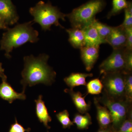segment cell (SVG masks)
<instances>
[{
    "label": "cell",
    "instance_id": "obj_1",
    "mask_svg": "<svg viewBox=\"0 0 132 132\" xmlns=\"http://www.w3.org/2000/svg\"><path fill=\"white\" fill-rule=\"evenodd\" d=\"M49 56L45 54L37 57L33 55L24 57V68L21 72V83L25 92L27 86L32 87L39 83L49 86L55 80L56 73L47 64Z\"/></svg>",
    "mask_w": 132,
    "mask_h": 132
},
{
    "label": "cell",
    "instance_id": "obj_2",
    "mask_svg": "<svg viewBox=\"0 0 132 132\" xmlns=\"http://www.w3.org/2000/svg\"><path fill=\"white\" fill-rule=\"evenodd\" d=\"M33 21L18 24L8 28L3 34L1 41V49L4 50L8 59L14 48L19 47L27 42L34 43L39 40V32L32 27Z\"/></svg>",
    "mask_w": 132,
    "mask_h": 132
},
{
    "label": "cell",
    "instance_id": "obj_3",
    "mask_svg": "<svg viewBox=\"0 0 132 132\" xmlns=\"http://www.w3.org/2000/svg\"><path fill=\"white\" fill-rule=\"evenodd\" d=\"M104 6L102 0H91L74 9L67 16L72 28L83 29L92 25L96 20L95 15L102 11Z\"/></svg>",
    "mask_w": 132,
    "mask_h": 132
},
{
    "label": "cell",
    "instance_id": "obj_4",
    "mask_svg": "<svg viewBox=\"0 0 132 132\" xmlns=\"http://www.w3.org/2000/svg\"><path fill=\"white\" fill-rule=\"evenodd\" d=\"M29 12L34 17L33 21L39 24L44 31L50 30L53 25L64 28L59 22V20L61 19L65 21L67 15L62 13L57 7L49 3L39 2L35 6L30 9Z\"/></svg>",
    "mask_w": 132,
    "mask_h": 132
},
{
    "label": "cell",
    "instance_id": "obj_5",
    "mask_svg": "<svg viewBox=\"0 0 132 132\" xmlns=\"http://www.w3.org/2000/svg\"><path fill=\"white\" fill-rule=\"evenodd\" d=\"M102 95L97 98L100 103L110 111L112 118L113 132L116 131L129 116L132 115V101L126 99L112 98L102 93Z\"/></svg>",
    "mask_w": 132,
    "mask_h": 132
},
{
    "label": "cell",
    "instance_id": "obj_6",
    "mask_svg": "<svg viewBox=\"0 0 132 132\" xmlns=\"http://www.w3.org/2000/svg\"><path fill=\"white\" fill-rule=\"evenodd\" d=\"M126 71L108 73L103 74L101 81L103 91L107 96L112 98L126 99L125 92Z\"/></svg>",
    "mask_w": 132,
    "mask_h": 132
},
{
    "label": "cell",
    "instance_id": "obj_7",
    "mask_svg": "<svg viewBox=\"0 0 132 132\" xmlns=\"http://www.w3.org/2000/svg\"><path fill=\"white\" fill-rule=\"evenodd\" d=\"M126 48L113 49L111 55L99 66L100 74L125 71Z\"/></svg>",
    "mask_w": 132,
    "mask_h": 132
},
{
    "label": "cell",
    "instance_id": "obj_8",
    "mask_svg": "<svg viewBox=\"0 0 132 132\" xmlns=\"http://www.w3.org/2000/svg\"><path fill=\"white\" fill-rule=\"evenodd\" d=\"M0 77L2 80V82L0 84V97L3 100L8 101L12 104L15 100H24L26 99L25 92L21 93L15 92L10 84L7 82V77L4 73H0Z\"/></svg>",
    "mask_w": 132,
    "mask_h": 132
},
{
    "label": "cell",
    "instance_id": "obj_9",
    "mask_svg": "<svg viewBox=\"0 0 132 132\" xmlns=\"http://www.w3.org/2000/svg\"><path fill=\"white\" fill-rule=\"evenodd\" d=\"M106 43L111 45L113 49L126 48V35L125 28L121 25L113 27L112 31L106 40Z\"/></svg>",
    "mask_w": 132,
    "mask_h": 132
},
{
    "label": "cell",
    "instance_id": "obj_10",
    "mask_svg": "<svg viewBox=\"0 0 132 132\" xmlns=\"http://www.w3.org/2000/svg\"><path fill=\"white\" fill-rule=\"evenodd\" d=\"M0 16L8 26L18 21L19 16L11 0H0Z\"/></svg>",
    "mask_w": 132,
    "mask_h": 132
},
{
    "label": "cell",
    "instance_id": "obj_11",
    "mask_svg": "<svg viewBox=\"0 0 132 132\" xmlns=\"http://www.w3.org/2000/svg\"><path fill=\"white\" fill-rule=\"evenodd\" d=\"M99 48L100 46H85L80 49L81 60L88 72L92 70L98 60Z\"/></svg>",
    "mask_w": 132,
    "mask_h": 132
},
{
    "label": "cell",
    "instance_id": "obj_12",
    "mask_svg": "<svg viewBox=\"0 0 132 132\" xmlns=\"http://www.w3.org/2000/svg\"><path fill=\"white\" fill-rule=\"evenodd\" d=\"M94 101L97 112V119L101 128L105 129L109 127L112 123V118L110 111L106 107L102 106L96 97Z\"/></svg>",
    "mask_w": 132,
    "mask_h": 132
},
{
    "label": "cell",
    "instance_id": "obj_13",
    "mask_svg": "<svg viewBox=\"0 0 132 132\" xmlns=\"http://www.w3.org/2000/svg\"><path fill=\"white\" fill-rule=\"evenodd\" d=\"M64 92L68 94L71 96L73 104L78 112L81 114H85L87 113L91 107V102L87 103L85 101V97L80 92H75L73 89H65Z\"/></svg>",
    "mask_w": 132,
    "mask_h": 132
},
{
    "label": "cell",
    "instance_id": "obj_14",
    "mask_svg": "<svg viewBox=\"0 0 132 132\" xmlns=\"http://www.w3.org/2000/svg\"><path fill=\"white\" fill-rule=\"evenodd\" d=\"M42 99V95H40L38 99L35 100L36 103V113L39 121L42 123L47 129H49L51 127L48 126V123L52 121V119Z\"/></svg>",
    "mask_w": 132,
    "mask_h": 132
},
{
    "label": "cell",
    "instance_id": "obj_15",
    "mask_svg": "<svg viewBox=\"0 0 132 132\" xmlns=\"http://www.w3.org/2000/svg\"><path fill=\"white\" fill-rule=\"evenodd\" d=\"M85 34V46H100L106 42L102 39L95 28L92 25L82 29Z\"/></svg>",
    "mask_w": 132,
    "mask_h": 132
},
{
    "label": "cell",
    "instance_id": "obj_16",
    "mask_svg": "<svg viewBox=\"0 0 132 132\" xmlns=\"http://www.w3.org/2000/svg\"><path fill=\"white\" fill-rule=\"evenodd\" d=\"M69 35V42L73 47L81 48L85 46V34L82 29L72 28L66 29Z\"/></svg>",
    "mask_w": 132,
    "mask_h": 132
},
{
    "label": "cell",
    "instance_id": "obj_17",
    "mask_svg": "<svg viewBox=\"0 0 132 132\" xmlns=\"http://www.w3.org/2000/svg\"><path fill=\"white\" fill-rule=\"evenodd\" d=\"M93 74L72 73L64 79V81L71 89L80 86H86V79L87 77H92Z\"/></svg>",
    "mask_w": 132,
    "mask_h": 132
},
{
    "label": "cell",
    "instance_id": "obj_18",
    "mask_svg": "<svg viewBox=\"0 0 132 132\" xmlns=\"http://www.w3.org/2000/svg\"><path fill=\"white\" fill-rule=\"evenodd\" d=\"M73 122L80 130L87 129L92 124V118L88 112L85 114V115L77 113L75 115Z\"/></svg>",
    "mask_w": 132,
    "mask_h": 132
},
{
    "label": "cell",
    "instance_id": "obj_19",
    "mask_svg": "<svg viewBox=\"0 0 132 132\" xmlns=\"http://www.w3.org/2000/svg\"><path fill=\"white\" fill-rule=\"evenodd\" d=\"M87 94L98 95L101 93L103 89V85L101 80L95 78L87 83Z\"/></svg>",
    "mask_w": 132,
    "mask_h": 132
},
{
    "label": "cell",
    "instance_id": "obj_20",
    "mask_svg": "<svg viewBox=\"0 0 132 132\" xmlns=\"http://www.w3.org/2000/svg\"><path fill=\"white\" fill-rule=\"evenodd\" d=\"M92 25L96 29L102 39L106 42L107 38L112 31L113 27L102 23L96 19L93 22Z\"/></svg>",
    "mask_w": 132,
    "mask_h": 132
},
{
    "label": "cell",
    "instance_id": "obj_21",
    "mask_svg": "<svg viewBox=\"0 0 132 132\" xmlns=\"http://www.w3.org/2000/svg\"><path fill=\"white\" fill-rule=\"evenodd\" d=\"M128 3L126 0H113L112 8L108 14L107 18L109 19L125 9L127 7Z\"/></svg>",
    "mask_w": 132,
    "mask_h": 132
},
{
    "label": "cell",
    "instance_id": "obj_22",
    "mask_svg": "<svg viewBox=\"0 0 132 132\" xmlns=\"http://www.w3.org/2000/svg\"><path fill=\"white\" fill-rule=\"evenodd\" d=\"M56 117L58 121L62 125L63 128H70L73 126V122L71 121L69 118V114L67 110L60 112L56 114Z\"/></svg>",
    "mask_w": 132,
    "mask_h": 132
},
{
    "label": "cell",
    "instance_id": "obj_23",
    "mask_svg": "<svg viewBox=\"0 0 132 132\" xmlns=\"http://www.w3.org/2000/svg\"><path fill=\"white\" fill-rule=\"evenodd\" d=\"M125 96L127 100L132 101V72H126L125 75Z\"/></svg>",
    "mask_w": 132,
    "mask_h": 132
},
{
    "label": "cell",
    "instance_id": "obj_24",
    "mask_svg": "<svg viewBox=\"0 0 132 132\" xmlns=\"http://www.w3.org/2000/svg\"><path fill=\"white\" fill-rule=\"evenodd\" d=\"M125 10V19L121 26L124 28L132 27V7L131 2L128 3L127 7Z\"/></svg>",
    "mask_w": 132,
    "mask_h": 132
},
{
    "label": "cell",
    "instance_id": "obj_25",
    "mask_svg": "<svg viewBox=\"0 0 132 132\" xmlns=\"http://www.w3.org/2000/svg\"><path fill=\"white\" fill-rule=\"evenodd\" d=\"M115 132H132V115L128 117Z\"/></svg>",
    "mask_w": 132,
    "mask_h": 132
},
{
    "label": "cell",
    "instance_id": "obj_26",
    "mask_svg": "<svg viewBox=\"0 0 132 132\" xmlns=\"http://www.w3.org/2000/svg\"><path fill=\"white\" fill-rule=\"evenodd\" d=\"M132 71V50L126 48L125 71L131 72Z\"/></svg>",
    "mask_w": 132,
    "mask_h": 132
},
{
    "label": "cell",
    "instance_id": "obj_27",
    "mask_svg": "<svg viewBox=\"0 0 132 132\" xmlns=\"http://www.w3.org/2000/svg\"><path fill=\"white\" fill-rule=\"evenodd\" d=\"M31 130L30 128L25 129L22 125L18 123L15 118V122L10 126L8 132H29Z\"/></svg>",
    "mask_w": 132,
    "mask_h": 132
},
{
    "label": "cell",
    "instance_id": "obj_28",
    "mask_svg": "<svg viewBox=\"0 0 132 132\" xmlns=\"http://www.w3.org/2000/svg\"><path fill=\"white\" fill-rule=\"evenodd\" d=\"M126 35V48L132 50V27L125 28Z\"/></svg>",
    "mask_w": 132,
    "mask_h": 132
},
{
    "label": "cell",
    "instance_id": "obj_29",
    "mask_svg": "<svg viewBox=\"0 0 132 132\" xmlns=\"http://www.w3.org/2000/svg\"><path fill=\"white\" fill-rule=\"evenodd\" d=\"M8 28V26L6 24L5 21L0 16V29L7 30Z\"/></svg>",
    "mask_w": 132,
    "mask_h": 132
},
{
    "label": "cell",
    "instance_id": "obj_30",
    "mask_svg": "<svg viewBox=\"0 0 132 132\" xmlns=\"http://www.w3.org/2000/svg\"><path fill=\"white\" fill-rule=\"evenodd\" d=\"M97 132H113L112 128H110V127L107 128H105V129H102L101 128Z\"/></svg>",
    "mask_w": 132,
    "mask_h": 132
},
{
    "label": "cell",
    "instance_id": "obj_31",
    "mask_svg": "<svg viewBox=\"0 0 132 132\" xmlns=\"http://www.w3.org/2000/svg\"><path fill=\"white\" fill-rule=\"evenodd\" d=\"M4 71H5V70L2 68V64L0 62V73H4Z\"/></svg>",
    "mask_w": 132,
    "mask_h": 132
},
{
    "label": "cell",
    "instance_id": "obj_32",
    "mask_svg": "<svg viewBox=\"0 0 132 132\" xmlns=\"http://www.w3.org/2000/svg\"><path fill=\"white\" fill-rule=\"evenodd\" d=\"M47 132H48V131Z\"/></svg>",
    "mask_w": 132,
    "mask_h": 132
}]
</instances>
